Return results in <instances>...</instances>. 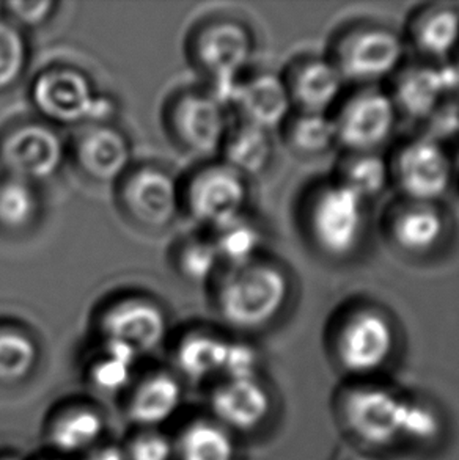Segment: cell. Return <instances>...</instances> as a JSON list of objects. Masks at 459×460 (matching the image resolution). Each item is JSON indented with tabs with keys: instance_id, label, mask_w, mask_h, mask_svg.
<instances>
[{
	"instance_id": "obj_40",
	"label": "cell",
	"mask_w": 459,
	"mask_h": 460,
	"mask_svg": "<svg viewBox=\"0 0 459 460\" xmlns=\"http://www.w3.org/2000/svg\"><path fill=\"white\" fill-rule=\"evenodd\" d=\"M0 460H19V459H16V457H4V459H0Z\"/></svg>"
},
{
	"instance_id": "obj_27",
	"label": "cell",
	"mask_w": 459,
	"mask_h": 460,
	"mask_svg": "<svg viewBox=\"0 0 459 460\" xmlns=\"http://www.w3.org/2000/svg\"><path fill=\"white\" fill-rule=\"evenodd\" d=\"M336 181L370 201L391 182V165L378 151H345Z\"/></svg>"
},
{
	"instance_id": "obj_11",
	"label": "cell",
	"mask_w": 459,
	"mask_h": 460,
	"mask_svg": "<svg viewBox=\"0 0 459 460\" xmlns=\"http://www.w3.org/2000/svg\"><path fill=\"white\" fill-rule=\"evenodd\" d=\"M395 340V327L385 313L374 306H357L338 325L337 357L347 373L372 374L391 360Z\"/></svg>"
},
{
	"instance_id": "obj_30",
	"label": "cell",
	"mask_w": 459,
	"mask_h": 460,
	"mask_svg": "<svg viewBox=\"0 0 459 460\" xmlns=\"http://www.w3.org/2000/svg\"><path fill=\"white\" fill-rule=\"evenodd\" d=\"M104 430L103 418L94 411H73L52 424L50 445L63 455H77L94 448Z\"/></svg>"
},
{
	"instance_id": "obj_26",
	"label": "cell",
	"mask_w": 459,
	"mask_h": 460,
	"mask_svg": "<svg viewBox=\"0 0 459 460\" xmlns=\"http://www.w3.org/2000/svg\"><path fill=\"white\" fill-rule=\"evenodd\" d=\"M230 340L224 336L195 330L184 335L175 349V363L187 379L203 380L222 373Z\"/></svg>"
},
{
	"instance_id": "obj_16",
	"label": "cell",
	"mask_w": 459,
	"mask_h": 460,
	"mask_svg": "<svg viewBox=\"0 0 459 460\" xmlns=\"http://www.w3.org/2000/svg\"><path fill=\"white\" fill-rule=\"evenodd\" d=\"M229 109L233 119L273 132L290 119L292 102L284 75L261 71L238 82Z\"/></svg>"
},
{
	"instance_id": "obj_36",
	"label": "cell",
	"mask_w": 459,
	"mask_h": 460,
	"mask_svg": "<svg viewBox=\"0 0 459 460\" xmlns=\"http://www.w3.org/2000/svg\"><path fill=\"white\" fill-rule=\"evenodd\" d=\"M258 355L246 342L230 341L225 357V380L256 379Z\"/></svg>"
},
{
	"instance_id": "obj_20",
	"label": "cell",
	"mask_w": 459,
	"mask_h": 460,
	"mask_svg": "<svg viewBox=\"0 0 459 460\" xmlns=\"http://www.w3.org/2000/svg\"><path fill=\"white\" fill-rule=\"evenodd\" d=\"M212 407L225 429L258 428L271 411V399L258 379L225 380L212 394Z\"/></svg>"
},
{
	"instance_id": "obj_35",
	"label": "cell",
	"mask_w": 459,
	"mask_h": 460,
	"mask_svg": "<svg viewBox=\"0 0 459 460\" xmlns=\"http://www.w3.org/2000/svg\"><path fill=\"white\" fill-rule=\"evenodd\" d=\"M60 4L54 0H10L0 5V16L29 35L41 31L57 18Z\"/></svg>"
},
{
	"instance_id": "obj_8",
	"label": "cell",
	"mask_w": 459,
	"mask_h": 460,
	"mask_svg": "<svg viewBox=\"0 0 459 460\" xmlns=\"http://www.w3.org/2000/svg\"><path fill=\"white\" fill-rule=\"evenodd\" d=\"M118 205L139 228L161 231L183 212L181 181L167 168L134 165L117 186Z\"/></svg>"
},
{
	"instance_id": "obj_4",
	"label": "cell",
	"mask_w": 459,
	"mask_h": 460,
	"mask_svg": "<svg viewBox=\"0 0 459 460\" xmlns=\"http://www.w3.org/2000/svg\"><path fill=\"white\" fill-rule=\"evenodd\" d=\"M305 225L324 255L342 260L359 249L366 230V201L336 180L318 186L305 205Z\"/></svg>"
},
{
	"instance_id": "obj_7",
	"label": "cell",
	"mask_w": 459,
	"mask_h": 460,
	"mask_svg": "<svg viewBox=\"0 0 459 460\" xmlns=\"http://www.w3.org/2000/svg\"><path fill=\"white\" fill-rule=\"evenodd\" d=\"M181 197L183 212L212 233L248 214V180L224 162H208L181 182Z\"/></svg>"
},
{
	"instance_id": "obj_34",
	"label": "cell",
	"mask_w": 459,
	"mask_h": 460,
	"mask_svg": "<svg viewBox=\"0 0 459 460\" xmlns=\"http://www.w3.org/2000/svg\"><path fill=\"white\" fill-rule=\"evenodd\" d=\"M29 38L0 16V96L18 87L29 69Z\"/></svg>"
},
{
	"instance_id": "obj_5",
	"label": "cell",
	"mask_w": 459,
	"mask_h": 460,
	"mask_svg": "<svg viewBox=\"0 0 459 460\" xmlns=\"http://www.w3.org/2000/svg\"><path fill=\"white\" fill-rule=\"evenodd\" d=\"M68 161L60 129L41 119H25L0 134V174L33 186L56 178Z\"/></svg>"
},
{
	"instance_id": "obj_13",
	"label": "cell",
	"mask_w": 459,
	"mask_h": 460,
	"mask_svg": "<svg viewBox=\"0 0 459 460\" xmlns=\"http://www.w3.org/2000/svg\"><path fill=\"white\" fill-rule=\"evenodd\" d=\"M332 119L343 150L378 151L393 134L398 112L389 92L373 85L343 101Z\"/></svg>"
},
{
	"instance_id": "obj_28",
	"label": "cell",
	"mask_w": 459,
	"mask_h": 460,
	"mask_svg": "<svg viewBox=\"0 0 459 460\" xmlns=\"http://www.w3.org/2000/svg\"><path fill=\"white\" fill-rule=\"evenodd\" d=\"M224 269L238 268L261 258L265 233L248 214L210 233Z\"/></svg>"
},
{
	"instance_id": "obj_39",
	"label": "cell",
	"mask_w": 459,
	"mask_h": 460,
	"mask_svg": "<svg viewBox=\"0 0 459 460\" xmlns=\"http://www.w3.org/2000/svg\"><path fill=\"white\" fill-rule=\"evenodd\" d=\"M86 460H128L126 453L118 447H101L88 453Z\"/></svg>"
},
{
	"instance_id": "obj_18",
	"label": "cell",
	"mask_w": 459,
	"mask_h": 460,
	"mask_svg": "<svg viewBox=\"0 0 459 460\" xmlns=\"http://www.w3.org/2000/svg\"><path fill=\"white\" fill-rule=\"evenodd\" d=\"M284 79L290 92L292 111L299 112L330 113L346 85L330 57H307L292 63Z\"/></svg>"
},
{
	"instance_id": "obj_9",
	"label": "cell",
	"mask_w": 459,
	"mask_h": 460,
	"mask_svg": "<svg viewBox=\"0 0 459 460\" xmlns=\"http://www.w3.org/2000/svg\"><path fill=\"white\" fill-rule=\"evenodd\" d=\"M403 38L384 25H360L346 31L336 44L330 60L346 84L373 87L397 75L403 66Z\"/></svg>"
},
{
	"instance_id": "obj_17",
	"label": "cell",
	"mask_w": 459,
	"mask_h": 460,
	"mask_svg": "<svg viewBox=\"0 0 459 460\" xmlns=\"http://www.w3.org/2000/svg\"><path fill=\"white\" fill-rule=\"evenodd\" d=\"M408 405L385 388L364 386L347 396L345 413L364 442L387 445L403 436Z\"/></svg>"
},
{
	"instance_id": "obj_10",
	"label": "cell",
	"mask_w": 459,
	"mask_h": 460,
	"mask_svg": "<svg viewBox=\"0 0 459 460\" xmlns=\"http://www.w3.org/2000/svg\"><path fill=\"white\" fill-rule=\"evenodd\" d=\"M389 165L391 181L410 201L436 203L454 181V164L446 146L427 136L404 142Z\"/></svg>"
},
{
	"instance_id": "obj_15",
	"label": "cell",
	"mask_w": 459,
	"mask_h": 460,
	"mask_svg": "<svg viewBox=\"0 0 459 460\" xmlns=\"http://www.w3.org/2000/svg\"><path fill=\"white\" fill-rule=\"evenodd\" d=\"M458 88L456 65L425 62L401 66L393 75L389 94L398 115L423 123L446 101L454 98Z\"/></svg>"
},
{
	"instance_id": "obj_3",
	"label": "cell",
	"mask_w": 459,
	"mask_h": 460,
	"mask_svg": "<svg viewBox=\"0 0 459 460\" xmlns=\"http://www.w3.org/2000/svg\"><path fill=\"white\" fill-rule=\"evenodd\" d=\"M255 41L248 25L216 18L200 25L189 44L191 60L205 75L208 90L229 107L238 82L248 75Z\"/></svg>"
},
{
	"instance_id": "obj_22",
	"label": "cell",
	"mask_w": 459,
	"mask_h": 460,
	"mask_svg": "<svg viewBox=\"0 0 459 460\" xmlns=\"http://www.w3.org/2000/svg\"><path fill=\"white\" fill-rule=\"evenodd\" d=\"M219 157L246 180L260 176L273 162V132L233 119Z\"/></svg>"
},
{
	"instance_id": "obj_21",
	"label": "cell",
	"mask_w": 459,
	"mask_h": 460,
	"mask_svg": "<svg viewBox=\"0 0 459 460\" xmlns=\"http://www.w3.org/2000/svg\"><path fill=\"white\" fill-rule=\"evenodd\" d=\"M410 44L428 62L444 63L459 50V10L433 4L417 10L410 19Z\"/></svg>"
},
{
	"instance_id": "obj_1",
	"label": "cell",
	"mask_w": 459,
	"mask_h": 460,
	"mask_svg": "<svg viewBox=\"0 0 459 460\" xmlns=\"http://www.w3.org/2000/svg\"><path fill=\"white\" fill-rule=\"evenodd\" d=\"M210 289L219 316L238 332H255L273 323L292 294L285 270L263 256L224 269Z\"/></svg>"
},
{
	"instance_id": "obj_23",
	"label": "cell",
	"mask_w": 459,
	"mask_h": 460,
	"mask_svg": "<svg viewBox=\"0 0 459 460\" xmlns=\"http://www.w3.org/2000/svg\"><path fill=\"white\" fill-rule=\"evenodd\" d=\"M181 385L172 374L158 373L143 380L132 394L130 418L143 428H156L180 409Z\"/></svg>"
},
{
	"instance_id": "obj_32",
	"label": "cell",
	"mask_w": 459,
	"mask_h": 460,
	"mask_svg": "<svg viewBox=\"0 0 459 460\" xmlns=\"http://www.w3.org/2000/svg\"><path fill=\"white\" fill-rule=\"evenodd\" d=\"M38 346L27 332L0 323V382L12 384L25 379L38 361Z\"/></svg>"
},
{
	"instance_id": "obj_24",
	"label": "cell",
	"mask_w": 459,
	"mask_h": 460,
	"mask_svg": "<svg viewBox=\"0 0 459 460\" xmlns=\"http://www.w3.org/2000/svg\"><path fill=\"white\" fill-rule=\"evenodd\" d=\"M172 264L181 280L194 287L212 288L224 270L208 231H199L178 241L172 252Z\"/></svg>"
},
{
	"instance_id": "obj_31",
	"label": "cell",
	"mask_w": 459,
	"mask_h": 460,
	"mask_svg": "<svg viewBox=\"0 0 459 460\" xmlns=\"http://www.w3.org/2000/svg\"><path fill=\"white\" fill-rule=\"evenodd\" d=\"M180 460H233L235 442L222 424L197 421L178 440Z\"/></svg>"
},
{
	"instance_id": "obj_38",
	"label": "cell",
	"mask_w": 459,
	"mask_h": 460,
	"mask_svg": "<svg viewBox=\"0 0 459 460\" xmlns=\"http://www.w3.org/2000/svg\"><path fill=\"white\" fill-rule=\"evenodd\" d=\"M174 445L159 432H145L136 437L126 453L128 460H172Z\"/></svg>"
},
{
	"instance_id": "obj_14",
	"label": "cell",
	"mask_w": 459,
	"mask_h": 460,
	"mask_svg": "<svg viewBox=\"0 0 459 460\" xmlns=\"http://www.w3.org/2000/svg\"><path fill=\"white\" fill-rule=\"evenodd\" d=\"M68 159L86 180L98 186L117 187L134 167L132 144L115 123L87 126L76 132L68 145Z\"/></svg>"
},
{
	"instance_id": "obj_29",
	"label": "cell",
	"mask_w": 459,
	"mask_h": 460,
	"mask_svg": "<svg viewBox=\"0 0 459 460\" xmlns=\"http://www.w3.org/2000/svg\"><path fill=\"white\" fill-rule=\"evenodd\" d=\"M284 132L288 146L301 155H324L338 145L336 125L330 113L292 111L284 125Z\"/></svg>"
},
{
	"instance_id": "obj_33",
	"label": "cell",
	"mask_w": 459,
	"mask_h": 460,
	"mask_svg": "<svg viewBox=\"0 0 459 460\" xmlns=\"http://www.w3.org/2000/svg\"><path fill=\"white\" fill-rule=\"evenodd\" d=\"M139 354L122 342L101 340L94 355L90 376L94 385L103 392H118L130 384Z\"/></svg>"
},
{
	"instance_id": "obj_25",
	"label": "cell",
	"mask_w": 459,
	"mask_h": 460,
	"mask_svg": "<svg viewBox=\"0 0 459 460\" xmlns=\"http://www.w3.org/2000/svg\"><path fill=\"white\" fill-rule=\"evenodd\" d=\"M43 214L37 186L0 174V233L21 236L35 228Z\"/></svg>"
},
{
	"instance_id": "obj_2",
	"label": "cell",
	"mask_w": 459,
	"mask_h": 460,
	"mask_svg": "<svg viewBox=\"0 0 459 460\" xmlns=\"http://www.w3.org/2000/svg\"><path fill=\"white\" fill-rule=\"evenodd\" d=\"M29 98L38 119L57 129L113 125L118 117L117 101L101 93L90 75L73 66L40 71L32 81Z\"/></svg>"
},
{
	"instance_id": "obj_41",
	"label": "cell",
	"mask_w": 459,
	"mask_h": 460,
	"mask_svg": "<svg viewBox=\"0 0 459 460\" xmlns=\"http://www.w3.org/2000/svg\"><path fill=\"white\" fill-rule=\"evenodd\" d=\"M454 65H456V68H458V71H459V62L458 63H454Z\"/></svg>"
},
{
	"instance_id": "obj_12",
	"label": "cell",
	"mask_w": 459,
	"mask_h": 460,
	"mask_svg": "<svg viewBox=\"0 0 459 460\" xmlns=\"http://www.w3.org/2000/svg\"><path fill=\"white\" fill-rule=\"evenodd\" d=\"M96 325L101 340L126 344L139 355L159 348L168 333L167 313L145 294L115 296L101 308Z\"/></svg>"
},
{
	"instance_id": "obj_37",
	"label": "cell",
	"mask_w": 459,
	"mask_h": 460,
	"mask_svg": "<svg viewBox=\"0 0 459 460\" xmlns=\"http://www.w3.org/2000/svg\"><path fill=\"white\" fill-rule=\"evenodd\" d=\"M427 132L423 136L444 145L447 138L459 137V102L454 98L446 101L433 115L423 121Z\"/></svg>"
},
{
	"instance_id": "obj_19",
	"label": "cell",
	"mask_w": 459,
	"mask_h": 460,
	"mask_svg": "<svg viewBox=\"0 0 459 460\" xmlns=\"http://www.w3.org/2000/svg\"><path fill=\"white\" fill-rule=\"evenodd\" d=\"M391 239L410 255H427L439 247L447 231L444 212L436 203L403 199L392 211Z\"/></svg>"
},
{
	"instance_id": "obj_6",
	"label": "cell",
	"mask_w": 459,
	"mask_h": 460,
	"mask_svg": "<svg viewBox=\"0 0 459 460\" xmlns=\"http://www.w3.org/2000/svg\"><path fill=\"white\" fill-rule=\"evenodd\" d=\"M231 121L229 107L208 88L183 90L166 111L167 131L176 146L202 159L220 155Z\"/></svg>"
}]
</instances>
